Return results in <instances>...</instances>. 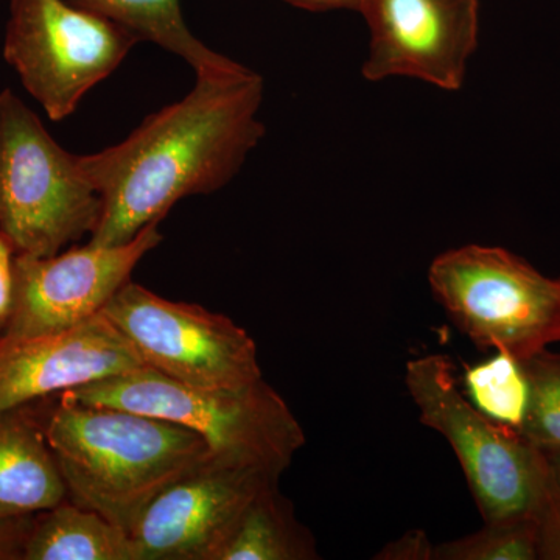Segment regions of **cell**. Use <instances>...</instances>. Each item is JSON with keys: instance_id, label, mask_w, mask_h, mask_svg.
<instances>
[{"instance_id": "obj_1", "label": "cell", "mask_w": 560, "mask_h": 560, "mask_svg": "<svg viewBox=\"0 0 560 560\" xmlns=\"http://www.w3.org/2000/svg\"><path fill=\"white\" fill-rule=\"evenodd\" d=\"M261 101L264 79L245 66L197 77L189 95L151 114L124 142L81 154L84 175L102 198L90 243H130L180 198L226 186L264 138Z\"/></svg>"}, {"instance_id": "obj_2", "label": "cell", "mask_w": 560, "mask_h": 560, "mask_svg": "<svg viewBox=\"0 0 560 560\" xmlns=\"http://www.w3.org/2000/svg\"><path fill=\"white\" fill-rule=\"evenodd\" d=\"M44 433L57 456L68 500L130 534L165 486L213 453L200 434L171 420L120 408L47 397Z\"/></svg>"}, {"instance_id": "obj_3", "label": "cell", "mask_w": 560, "mask_h": 560, "mask_svg": "<svg viewBox=\"0 0 560 560\" xmlns=\"http://www.w3.org/2000/svg\"><path fill=\"white\" fill-rule=\"evenodd\" d=\"M57 396L171 420L200 434L217 458L279 478L305 444L300 420L264 378L238 388H195L143 366Z\"/></svg>"}, {"instance_id": "obj_4", "label": "cell", "mask_w": 560, "mask_h": 560, "mask_svg": "<svg viewBox=\"0 0 560 560\" xmlns=\"http://www.w3.org/2000/svg\"><path fill=\"white\" fill-rule=\"evenodd\" d=\"M101 215L81 154L62 149L13 91L0 92V234L14 254L55 256Z\"/></svg>"}, {"instance_id": "obj_5", "label": "cell", "mask_w": 560, "mask_h": 560, "mask_svg": "<svg viewBox=\"0 0 560 560\" xmlns=\"http://www.w3.org/2000/svg\"><path fill=\"white\" fill-rule=\"evenodd\" d=\"M420 422L451 444L485 523L536 514L551 477L547 455L521 431L489 419L459 389L444 355L411 360L405 374Z\"/></svg>"}, {"instance_id": "obj_6", "label": "cell", "mask_w": 560, "mask_h": 560, "mask_svg": "<svg viewBox=\"0 0 560 560\" xmlns=\"http://www.w3.org/2000/svg\"><path fill=\"white\" fill-rule=\"evenodd\" d=\"M434 298L478 349L528 360L560 342V278L500 246L466 245L430 265Z\"/></svg>"}, {"instance_id": "obj_7", "label": "cell", "mask_w": 560, "mask_h": 560, "mask_svg": "<svg viewBox=\"0 0 560 560\" xmlns=\"http://www.w3.org/2000/svg\"><path fill=\"white\" fill-rule=\"evenodd\" d=\"M138 43L117 22L69 0H11L3 57L49 119L60 121Z\"/></svg>"}, {"instance_id": "obj_8", "label": "cell", "mask_w": 560, "mask_h": 560, "mask_svg": "<svg viewBox=\"0 0 560 560\" xmlns=\"http://www.w3.org/2000/svg\"><path fill=\"white\" fill-rule=\"evenodd\" d=\"M143 364L195 388H238L260 381L256 341L228 316L125 283L103 308Z\"/></svg>"}, {"instance_id": "obj_9", "label": "cell", "mask_w": 560, "mask_h": 560, "mask_svg": "<svg viewBox=\"0 0 560 560\" xmlns=\"http://www.w3.org/2000/svg\"><path fill=\"white\" fill-rule=\"evenodd\" d=\"M161 221L119 246L88 243L49 257L14 256V301L0 338L20 340L80 326L101 315L130 282L140 259L162 242Z\"/></svg>"}, {"instance_id": "obj_10", "label": "cell", "mask_w": 560, "mask_h": 560, "mask_svg": "<svg viewBox=\"0 0 560 560\" xmlns=\"http://www.w3.org/2000/svg\"><path fill=\"white\" fill-rule=\"evenodd\" d=\"M268 471L209 456L154 497L131 526L136 560H212Z\"/></svg>"}, {"instance_id": "obj_11", "label": "cell", "mask_w": 560, "mask_h": 560, "mask_svg": "<svg viewBox=\"0 0 560 560\" xmlns=\"http://www.w3.org/2000/svg\"><path fill=\"white\" fill-rule=\"evenodd\" d=\"M371 32L364 79L408 77L458 91L477 49L478 0H360Z\"/></svg>"}, {"instance_id": "obj_12", "label": "cell", "mask_w": 560, "mask_h": 560, "mask_svg": "<svg viewBox=\"0 0 560 560\" xmlns=\"http://www.w3.org/2000/svg\"><path fill=\"white\" fill-rule=\"evenodd\" d=\"M145 366L103 313L72 329L0 338V411Z\"/></svg>"}, {"instance_id": "obj_13", "label": "cell", "mask_w": 560, "mask_h": 560, "mask_svg": "<svg viewBox=\"0 0 560 560\" xmlns=\"http://www.w3.org/2000/svg\"><path fill=\"white\" fill-rule=\"evenodd\" d=\"M68 500L39 401L0 411V521L28 517Z\"/></svg>"}, {"instance_id": "obj_14", "label": "cell", "mask_w": 560, "mask_h": 560, "mask_svg": "<svg viewBox=\"0 0 560 560\" xmlns=\"http://www.w3.org/2000/svg\"><path fill=\"white\" fill-rule=\"evenodd\" d=\"M315 537L279 492L278 482L265 486L238 515L212 560H315Z\"/></svg>"}, {"instance_id": "obj_15", "label": "cell", "mask_w": 560, "mask_h": 560, "mask_svg": "<svg viewBox=\"0 0 560 560\" xmlns=\"http://www.w3.org/2000/svg\"><path fill=\"white\" fill-rule=\"evenodd\" d=\"M22 560H136L130 534L66 500L33 517Z\"/></svg>"}, {"instance_id": "obj_16", "label": "cell", "mask_w": 560, "mask_h": 560, "mask_svg": "<svg viewBox=\"0 0 560 560\" xmlns=\"http://www.w3.org/2000/svg\"><path fill=\"white\" fill-rule=\"evenodd\" d=\"M117 22L138 40H150L189 62L197 77L237 69L238 62L208 49L191 35L183 20L179 0H69Z\"/></svg>"}, {"instance_id": "obj_17", "label": "cell", "mask_w": 560, "mask_h": 560, "mask_svg": "<svg viewBox=\"0 0 560 560\" xmlns=\"http://www.w3.org/2000/svg\"><path fill=\"white\" fill-rule=\"evenodd\" d=\"M466 397L477 410L501 425L521 430L529 407V382L522 361L510 353L495 355L464 372Z\"/></svg>"}, {"instance_id": "obj_18", "label": "cell", "mask_w": 560, "mask_h": 560, "mask_svg": "<svg viewBox=\"0 0 560 560\" xmlns=\"http://www.w3.org/2000/svg\"><path fill=\"white\" fill-rule=\"evenodd\" d=\"M433 560H539L536 517L485 523L477 533L434 545Z\"/></svg>"}, {"instance_id": "obj_19", "label": "cell", "mask_w": 560, "mask_h": 560, "mask_svg": "<svg viewBox=\"0 0 560 560\" xmlns=\"http://www.w3.org/2000/svg\"><path fill=\"white\" fill-rule=\"evenodd\" d=\"M529 382V407L518 430L544 453H560V352L545 349L522 361Z\"/></svg>"}, {"instance_id": "obj_20", "label": "cell", "mask_w": 560, "mask_h": 560, "mask_svg": "<svg viewBox=\"0 0 560 560\" xmlns=\"http://www.w3.org/2000/svg\"><path fill=\"white\" fill-rule=\"evenodd\" d=\"M539 560H560V482L552 475L536 514Z\"/></svg>"}, {"instance_id": "obj_21", "label": "cell", "mask_w": 560, "mask_h": 560, "mask_svg": "<svg viewBox=\"0 0 560 560\" xmlns=\"http://www.w3.org/2000/svg\"><path fill=\"white\" fill-rule=\"evenodd\" d=\"M433 558L434 545L422 529L408 530L400 539L385 545L375 556L377 560H433Z\"/></svg>"}, {"instance_id": "obj_22", "label": "cell", "mask_w": 560, "mask_h": 560, "mask_svg": "<svg viewBox=\"0 0 560 560\" xmlns=\"http://www.w3.org/2000/svg\"><path fill=\"white\" fill-rule=\"evenodd\" d=\"M14 254L9 241L0 234V335L7 329L14 301Z\"/></svg>"}, {"instance_id": "obj_23", "label": "cell", "mask_w": 560, "mask_h": 560, "mask_svg": "<svg viewBox=\"0 0 560 560\" xmlns=\"http://www.w3.org/2000/svg\"><path fill=\"white\" fill-rule=\"evenodd\" d=\"M33 517L7 518L0 521V560H22L25 540L31 533Z\"/></svg>"}, {"instance_id": "obj_24", "label": "cell", "mask_w": 560, "mask_h": 560, "mask_svg": "<svg viewBox=\"0 0 560 560\" xmlns=\"http://www.w3.org/2000/svg\"><path fill=\"white\" fill-rule=\"evenodd\" d=\"M291 5L311 11L355 10L359 11L360 0H285Z\"/></svg>"}, {"instance_id": "obj_25", "label": "cell", "mask_w": 560, "mask_h": 560, "mask_svg": "<svg viewBox=\"0 0 560 560\" xmlns=\"http://www.w3.org/2000/svg\"><path fill=\"white\" fill-rule=\"evenodd\" d=\"M556 480L560 482V453H545Z\"/></svg>"}]
</instances>
